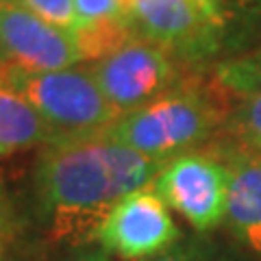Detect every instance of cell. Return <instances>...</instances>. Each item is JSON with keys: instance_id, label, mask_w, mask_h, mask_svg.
<instances>
[{"instance_id": "15", "label": "cell", "mask_w": 261, "mask_h": 261, "mask_svg": "<svg viewBox=\"0 0 261 261\" xmlns=\"http://www.w3.org/2000/svg\"><path fill=\"white\" fill-rule=\"evenodd\" d=\"M9 3L27 7L29 11L61 29H72L76 22L74 0H9Z\"/></svg>"}, {"instance_id": "18", "label": "cell", "mask_w": 261, "mask_h": 261, "mask_svg": "<svg viewBox=\"0 0 261 261\" xmlns=\"http://www.w3.org/2000/svg\"><path fill=\"white\" fill-rule=\"evenodd\" d=\"M70 261H111V252L94 242L87 244V246H81Z\"/></svg>"}, {"instance_id": "9", "label": "cell", "mask_w": 261, "mask_h": 261, "mask_svg": "<svg viewBox=\"0 0 261 261\" xmlns=\"http://www.w3.org/2000/svg\"><path fill=\"white\" fill-rule=\"evenodd\" d=\"M222 159L231 170L226 222L252 252L261 255V152L244 146Z\"/></svg>"}, {"instance_id": "13", "label": "cell", "mask_w": 261, "mask_h": 261, "mask_svg": "<svg viewBox=\"0 0 261 261\" xmlns=\"http://www.w3.org/2000/svg\"><path fill=\"white\" fill-rule=\"evenodd\" d=\"M224 124L242 146L261 148V92L238 98V105L226 113Z\"/></svg>"}, {"instance_id": "7", "label": "cell", "mask_w": 261, "mask_h": 261, "mask_svg": "<svg viewBox=\"0 0 261 261\" xmlns=\"http://www.w3.org/2000/svg\"><path fill=\"white\" fill-rule=\"evenodd\" d=\"M181 231L152 185L124 196L98 228L96 244L124 261H146L172 248Z\"/></svg>"}, {"instance_id": "12", "label": "cell", "mask_w": 261, "mask_h": 261, "mask_svg": "<svg viewBox=\"0 0 261 261\" xmlns=\"http://www.w3.org/2000/svg\"><path fill=\"white\" fill-rule=\"evenodd\" d=\"M216 83L233 96L261 92V44L252 50L216 65Z\"/></svg>"}, {"instance_id": "8", "label": "cell", "mask_w": 261, "mask_h": 261, "mask_svg": "<svg viewBox=\"0 0 261 261\" xmlns=\"http://www.w3.org/2000/svg\"><path fill=\"white\" fill-rule=\"evenodd\" d=\"M0 27L7 59L18 68L46 72L81 63L70 29L55 27L18 3L0 0Z\"/></svg>"}, {"instance_id": "4", "label": "cell", "mask_w": 261, "mask_h": 261, "mask_svg": "<svg viewBox=\"0 0 261 261\" xmlns=\"http://www.w3.org/2000/svg\"><path fill=\"white\" fill-rule=\"evenodd\" d=\"M135 35L176 61L200 63L222 46L224 24L209 0H124Z\"/></svg>"}, {"instance_id": "1", "label": "cell", "mask_w": 261, "mask_h": 261, "mask_svg": "<svg viewBox=\"0 0 261 261\" xmlns=\"http://www.w3.org/2000/svg\"><path fill=\"white\" fill-rule=\"evenodd\" d=\"M166 161L105 140L59 137L44 146L33 172L37 209L55 242L87 246L111 209L130 192L152 185Z\"/></svg>"}, {"instance_id": "10", "label": "cell", "mask_w": 261, "mask_h": 261, "mask_svg": "<svg viewBox=\"0 0 261 261\" xmlns=\"http://www.w3.org/2000/svg\"><path fill=\"white\" fill-rule=\"evenodd\" d=\"M59 135L22 96L0 85V157L46 146Z\"/></svg>"}, {"instance_id": "19", "label": "cell", "mask_w": 261, "mask_h": 261, "mask_svg": "<svg viewBox=\"0 0 261 261\" xmlns=\"http://www.w3.org/2000/svg\"><path fill=\"white\" fill-rule=\"evenodd\" d=\"M0 261H9V226L0 214Z\"/></svg>"}, {"instance_id": "16", "label": "cell", "mask_w": 261, "mask_h": 261, "mask_svg": "<svg viewBox=\"0 0 261 261\" xmlns=\"http://www.w3.org/2000/svg\"><path fill=\"white\" fill-rule=\"evenodd\" d=\"M74 13H76L74 24L126 18L124 0H74Z\"/></svg>"}, {"instance_id": "21", "label": "cell", "mask_w": 261, "mask_h": 261, "mask_svg": "<svg viewBox=\"0 0 261 261\" xmlns=\"http://www.w3.org/2000/svg\"><path fill=\"white\" fill-rule=\"evenodd\" d=\"M252 150H257V152H261V148H252Z\"/></svg>"}, {"instance_id": "2", "label": "cell", "mask_w": 261, "mask_h": 261, "mask_svg": "<svg viewBox=\"0 0 261 261\" xmlns=\"http://www.w3.org/2000/svg\"><path fill=\"white\" fill-rule=\"evenodd\" d=\"M224 118L214 96L178 85L140 109L122 113L98 135L146 157L170 161L207 142Z\"/></svg>"}, {"instance_id": "3", "label": "cell", "mask_w": 261, "mask_h": 261, "mask_svg": "<svg viewBox=\"0 0 261 261\" xmlns=\"http://www.w3.org/2000/svg\"><path fill=\"white\" fill-rule=\"evenodd\" d=\"M0 85L22 96L59 137L96 135L120 116L89 68L33 72L5 63Z\"/></svg>"}, {"instance_id": "22", "label": "cell", "mask_w": 261, "mask_h": 261, "mask_svg": "<svg viewBox=\"0 0 261 261\" xmlns=\"http://www.w3.org/2000/svg\"><path fill=\"white\" fill-rule=\"evenodd\" d=\"M3 3H9V0H3Z\"/></svg>"}, {"instance_id": "20", "label": "cell", "mask_w": 261, "mask_h": 261, "mask_svg": "<svg viewBox=\"0 0 261 261\" xmlns=\"http://www.w3.org/2000/svg\"><path fill=\"white\" fill-rule=\"evenodd\" d=\"M9 63V59H7V50H5V42H3V27H0V65Z\"/></svg>"}, {"instance_id": "17", "label": "cell", "mask_w": 261, "mask_h": 261, "mask_svg": "<svg viewBox=\"0 0 261 261\" xmlns=\"http://www.w3.org/2000/svg\"><path fill=\"white\" fill-rule=\"evenodd\" d=\"M146 261H214V259L196 246H176L174 244L166 252H161L157 257H150Z\"/></svg>"}, {"instance_id": "6", "label": "cell", "mask_w": 261, "mask_h": 261, "mask_svg": "<svg viewBox=\"0 0 261 261\" xmlns=\"http://www.w3.org/2000/svg\"><path fill=\"white\" fill-rule=\"evenodd\" d=\"M105 98L120 116L178 87L176 59L142 37L89 65Z\"/></svg>"}, {"instance_id": "11", "label": "cell", "mask_w": 261, "mask_h": 261, "mask_svg": "<svg viewBox=\"0 0 261 261\" xmlns=\"http://www.w3.org/2000/svg\"><path fill=\"white\" fill-rule=\"evenodd\" d=\"M74 37L76 50L81 57V63L85 61H100L107 55L116 53L118 48L135 39V31L126 18H113V20H98L87 24H74L70 29Z\"/></svg>"}, {"instance_id": "14", "label": "cell", "mask_w": 261, "mask_h": 261, "mask_svg": "<svg viewBox=\"0 0 261 261\" xmlns=\"http://www.w3.org/2000/svg\"><path fill=\"white\" fill-rule=\"evenodd\" d=\"M209 3L222 20L224 31L228 24H244V27L261 24V0H209Z\"/></svg>"}, {"instance_id": "5", "label": "cell", "mask_w": 261, "mask_h": 261, "mask_svg": "<svg viewBox=\"0 0 261 261\" xmlns=\"http://www.w3.org/2000/svg\"><path fill=\"white\" fill-rule=\"evenodd\" d=\"M228 185L231 170L220 154L190 150L166 161L152 190L196 231L207 233L226 220Z\"/></svg>"}]
</instances>
